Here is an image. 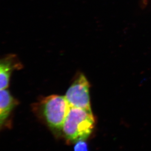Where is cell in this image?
<instances>
[{"mask_svg":"<svg viewBox=\"0 0 151 151\" xmlns=\"http://www.w3.org/2000/svg\"><path fill=\"white\" fill-rule=\"evenodd\" d=\"M32 107L34 114L53 134H62L63 125L70 108L64 96L51 95L39 99Z\"/></svg>","mask_w":151,"mask_h":151,"instance_id":"cell-1","label":"cell"},{"mask_svg":"<svg viewBox=\"0 0 151 151\" xmlns=\"http://www.w3.org/2000/svg\"><path fill=\"white\" fill-rule=\"evenodd\" d=\"M95 124L92 111L70 106L63 125L62 134L68 142L86 140L91 134Z\"/></svg>","mask_w":151,"mask_h":151,"instance_id":"cell-2","label":"cell"},{"mask_svg":"<svg viewBox=\"0 0 151 151\" xmlns=\"http://www.w3.org/2000/svg\"><path fill=\"white\" fill-rule=\"evenodd\" d=\"M90 86L84 75L81 73L77 75L64 96L70 106L91 111Z\"/></svg>","mask_w":151,"mask_h":151,"instance_id":"cell-3","label":"cell"},{"mask_svg":"<svg viewBox=\"0 0 151 151\" xmlns=\"http://www.w3.org/2000/svg\"><path fill=\"white\" fill-rule=\"evenodd\" d=\"M18 103L8 90H0V132L10 126L12 114Z\"/></svg>","mask_w":151,"mask_h":151,"instance_id":"cell-4","label":"cell"},{"mask_svg":"<svg viewBox=\"0 0 151 151\" xmlns=\"http://www.w3.org/2000/svg\"><path fill=\"white\" fill-rule=\"evenodd\" d=\"M20 67L21 64L14 55L0 59V90L7 88L12 73Z\"/></svg>","mask_w":151,"mask_h":151,"instance_id":"cell-5","label":"cell"},{"mask_svg":"<svg viewBox=\"0 0 151 151\" xmlns=\"http://www.w3.org/2000/svg\"><path fill=\"white\" fill-rule=\"evenodd\" d=\"M74 151H88L86 143L84 140L79 141L76 143Z\"/></svg>","mask_w":151,"mask_h":151,"instance_id":"cell-6","label":"cell"}]
</instances>
